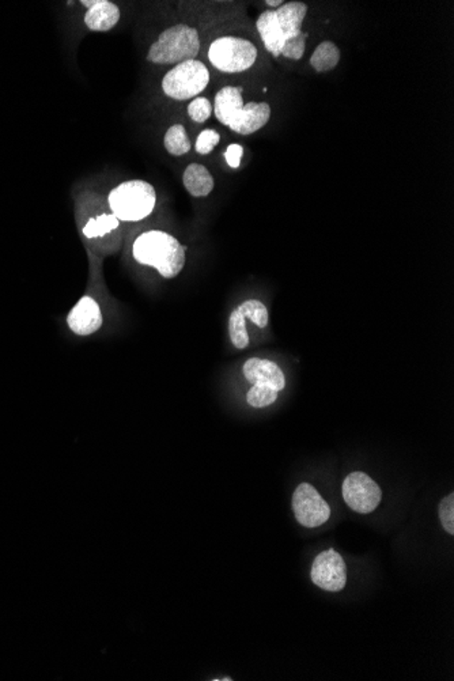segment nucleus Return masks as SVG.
Masks as SVG:
<instances>
[{"label": "nucleus", "instance_id": "nucleus-16", "mask_svg": "<svg viewBox=\"0 0 454 681\" xmlns=\"http://www.w3.org/2000/svg\"><path fill=\"white\" fill-rule=\"evenodd\" d=\"M164 146H165L166 151L173 157H181L189 153L192 143H190L189 136H188L184 125H172L166 131Z\"/></svg>", "mask_w": 454, "mask_h": 681}, {"label": "nucleus", "instance_id": "nucleus-20", "mask_svg": "<svg viewBox=\"0 0 454 681\" xmlns=\"http://www.w3.org/2000/svg\"><path fill=\"white\" fill-rule=\"evenodd\" d=\"M278 399V392L263 385H253L248 392L247 402L250 407L265 408L273 404Z\"/></svg>", "mask_w": 454, "mask_h": 681}, {"label": "nucleus", "instance_id": "nucleus-4", "mask_svg": "<svg viewBox=\"0 0 454 681\" xmlns=\"http://www.w3.org/2000/svg\"><path fill=\"white\" fill-rule=\"evenodd\" d=\"M200 51V38L197 29L188 25H174L159 34L151 44L147 60L154 64H180L197 59Z\"/></svg>", "mask_w": 454, "mask_h": 681}, {"label": "nucleus", "instance_id": "nucleus-8", "mask_svg": "<svg viewBox=\"0 0 454 681\" xmlns=\"http://www.w3.org/2000/svg\"><path fill=\"white\" fill-rule=\"evenodd\" d=\"M344 502L349 509L359 515H369L377 509L383 499V492L380 486L364 472H352L344 479L343 487Z\"/></svg>", "mask_w": 454, "mask_h": 681}, {"label": "nucleus", "instance_id": "nucleus-7", "mask_svg": "<svg viewBox=\"0 0 454 681\" xmlns=\"http://www.w3.org/2000/svg\"><path fill=\"white\" fill-rule=\"evenodd\" d=\"M210 83V71L200 60L174 65L162 80V90L169 98L188 101L197 98Z\"/></svg>", "mask_w": 454, "mask_h": 681}, {"label": "nucleus", "instance_id": "nucleus-5", "mask_svg": "<svg viewBox=\"0 0 454 681\" xmlns=\"http://www.w3.org/2000/svg\"><path fill=\"white\" fill-rule=\"evenodd\" d=\"M109 209L119 221L139 222L154 211L156 193L153 185L142 180H131L117 185L109 192Z\"/></svg>", "mask_w": 454, "mask_h": 681}, {"label": "nucleus", "instance_id": "nucleus-17", "mask_svg": "<svg viewBox=\"0 0 454 681\" xmlns=\"http://www.w3.org/2000/svg\"><path fill=\"white\" fill-rule=\"evenodd\" d=\"M119 219L114 214H103L91 218L83 227V234L88 238L103 237L119 227Z\"/></svg>", "mask_w": 454, "mask_h": 681}, {"label": "nucleus", "instance_id": "nucleus-11", "mask_svg": "<svg viewBox=\"0 0 454 681\" xmlns=\"http://www.w3.org/2000/svg\"><path fill=\"white\" fill-rule=\"evenodd\" d=\"M67 324L70 329L80 336L94 334L103 327V313H101L100 305L93 298L85 295L70 311Z\"/></svg>", "mask_w": 454, "mask_h": 681}, {"label": "nucleus", "instance_id": "nucleus-19", "mask_svg": "<svg viewBox=\"0 0 454 681\" xmlns=\"http://www.w3.org/2000/svg\"><path fill=\"white\" fill-rule=\"evenodd\" d=\"M237 309L241 311L245 319H250L258 328H265L268 326V309L262 301L248 300Z\"/></svg>", "mask_w": 454, "mask_h": 681}, {"label": "nucleus", "instance_id": "nucleus-9", "mask_svg": "<svg viewBox=\"0 0 454 681\" xmlns=\"http://www.w3.org/2000/svg\"><path fill=\"white\" fill-rule=\"evenodd\" d=\"M293 512L297 521L307 528H317L331 517L330 505L309 483H301L293 494Z\"/></svg>", "mask_w": 454, "mask_h": 681}, {"label": "nucleus", "instance_id": "nucleus-22", "mask_svg": "<svg viewBox=\"0 0 454 681\" xmlns=\"http://www.w3.org/2000/svg\"><path fill=\"white\" fill-rule=\"evenodd\" d=\"M441 524H442L443 529L448 532L449 534L453 536L454 534V495L449 494L448 497L443 498L441 500L440 509Z\"/></svg>", "mask_w": 454, "mask_h": 681}, {"label": "nucleus", "instance_id": "nucleus-10", "mask_svg": "<svg viewBox=\"0 0 454 681\" xmlns=\"http://www.w3.org/2000/svg\"><path fill=\"white\" fill-rule=\"evenodd\" d=\"M313 583L323 591L340 592L347 583V566L343 558L335 549H331L323 551L313 560L312 573H310Z\"/></svg>", "mask_w": 454, "mask_h": 681}, {"label": "nucleus", "instance_id": "nucleus-2", "mask_svg": "<svg viewBox=\"0 0 454 681\" xmlns=\"http://www.w3.org/2000/svg\"><path fill=\"white\" fill-rule=\"evenodd\" d=\"M213 107L218 122L240 135H252L270 122V105L267 102L244 104L242 89L237 86L222 88L215 94Z\"/></svg>", "mask_w": 454, "mask_h": 681}, {"label": "nucleus", "instance_id": "nucleus-24", "mask_svg": "<svg viewBox=\"0 0 454 681\" xmlns=\"http://www.w3.org/2000/svg\"><path fill=\"white\" fill-rule=\"evenodd\" d=\"M242 154H244V149H242V146L236 145V143L229 146L226 154H224L229 166L233 167V169L240 167V165H241Z\"/></svg>", "mask_w": 454, "mask_h": 681}, {"label": "nucleus", "instance_id": "nucleus-21", "mask_svg": "<svg viewBox=\"0 0 454 681\" xmlns=\"http://www.w3.org/2000/svg\"><path fill=\"white\" fill-rule=\"evenodd\" d=\"M213 112V104L206 97H197V98H193L189 102V105H188V115L198 124H203V123L207 122Z\"/></svg>", "mask_w": 454, "mask_h": 681}, {"label": "nucleus", "instance_id": "nucleus-15", "mask_svg": "<svg viewBox=\"0 0 454 681\" xmlns=\"http://www.w3.org/2000/svg\"><path fill=\"white\" fill-rule=\"evenodd\" d=\"M340 62V49L332 41H323L313 52L310 65L315 72H328Z\"/></svg>", "mask_w": 454, "mask_h": 681}, {"label": "nucleus", "instance_id": "nucleus-3", "mask_svg": "<svg viewBox=\"0 0 454 681\" xmlns=\"http://www.w3.org/2000/svg\"><path fill=\"white\" fill-rule=\"evenodd\" d=\"M132 256L142 266L156 268L165 279L176 277L187 260L180 241L161 230L142 233L132 245Z\"/></svg>", "mask_w": 454, "mask_h": 681}, {"label": "nucleus", "instance_id": "nucleus-23", "mask_svg": "<svg viewBox=\"0 0 454 681\" xmlns=\"http://www.w3.org/2000/svg\"><path fill=\"white\" fill-rule=\"evenodd\" d=\"M219 140H221V135L215 130L202 131L198 136L197 145H195L197 153H199L200 156H207L215 149V146H218Z\"/></svg>", "mask_w": 454, "mask_h": 681}, {"label": "nucleus", "instance_id": "nucleus-1", "mask_svg": "<svg viewBox=\"0 0 454 681\" xmlns=\"http://www.w3.org/2000/svg\"><path fill=\"white\" fill-rule=\"evenodd\" d=\"M307 14V4L289 2L276 10L263 13L257 18L256 29L258 36L273 56L302 59L307 40V34L302 31V23Z\"/></svg>", "mask_w": 454, "mask_h": 681}, {"label": "nucleus", "instance_id": "nucleus-6", "mask_svg": "<svg viewBox=\"0 0 454 681\" xmlns=\"http://www.w3.org/2000/svg\"><path fill=\"white\" fill-rule=\"evenodd\" d=\"M208 60L215 70L224 74H240L255 65L257 48L245 38L223 36L210 44Z\"/></svg>", "mask_w": 454, "mask_h": 681}, {"label": "nucleus", "instance_id": "nucleus-13", "mask_svg": "<svg viewBox=\"0 0 454 681\" xmlns=\"http://www.w3.org/2000/svg\"><path fill=\"white\" fill-rule=\"evenodd\" d=\"M120 9L109 0H96L85 14V25L91 31L112 30L120 21Z\"/></svg>", "mask_w": 454, "mask_h": 681}, {"label": "nucleus", "instance_id": "nucleus-12", "mask_svg": "<svg viewBox=\"0 0 454 681\" xmlns=\"http://www.w3.org/2000/svg\"><path fill=\"white\" fill-rule=\"evenodd\" d=\"M244 376L253 385H263L276 392L286 387L283 371L273 361L250 358L244 365Z\"/></svg>", "mask_w": 454, "mask_h": 681}, {"label": "nucleus", "instance_id": "nucleus-25", "mask_svg": "<svg viewBox=\"0 0 454 681\" xmlns=\"http://www.w3.org/2000/svg\"><path fill=\"white\" fill-rule=\"evenodd\" d=\"M265 4H267V6L273 7V9H275V7H281L282 4H283V2H282V0H273H273H267Z\"/></svg>", "mask_w": 454, "mask_h": 681}, {"label": "nucleus", "instance_id": "nucleus-18", "mask_svg": "<svg viewBox=\"0 0 454 681\" xmlns=\"http://www.w3.org/2000/svg\"><path fill=\"white\" fill-rule=\"evenodd\" d=\"M245 322L247 319L242 316L239 309H236L229 319V334H231V343L239 350H245L249 345V335H248Z\"/></svg>", "mask_w": 454, "mask_h": 681}, {"label": "nucleus", "instance_id": "nucleus-14", "mask_svg": "<svg viewBox=\"0 0 454 681\" xmlns=\"http://www.w3.org/2000/svg\"><path fill=\"white\" fill-rule=\"evenodd\" d=\"M182 183H184L185 190L193 198H205L210 195L215 185L210 170L200 164L188 165L182 175Z\"/></svg>", "mask_w": 454, "mask_h": 681}]
</instances>
